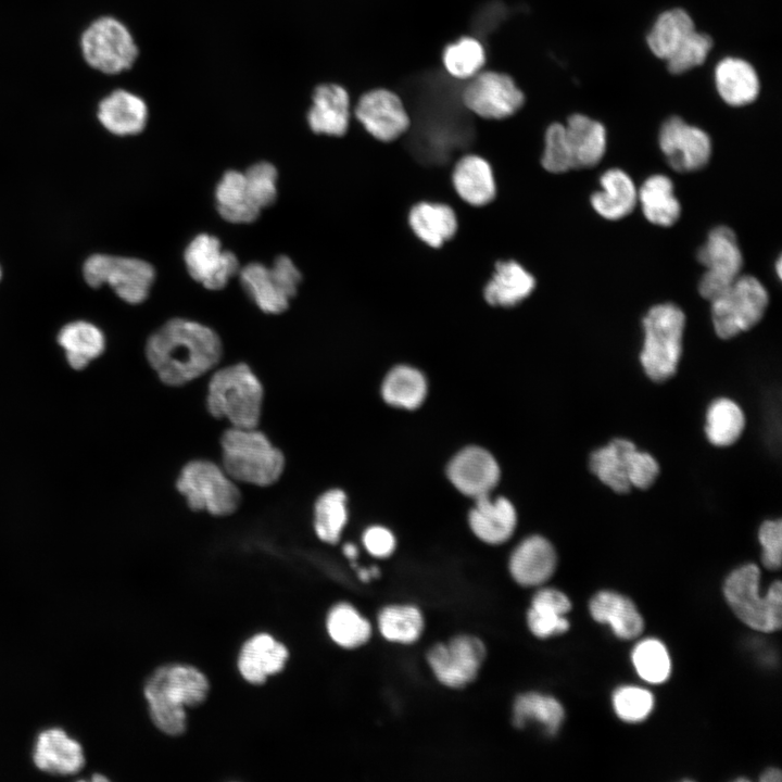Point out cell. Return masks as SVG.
<instances>
[{"mask_svg": "<svg viewBox=\"0 0 782 782\" xmlns=\"http://www.w3.org/2000/svg\"><path fill=\"white\" fill-rule=\"evenodd\" d=\"M288 659V649L272 635L260 633L242 646L238 668L241 676L253 684H261L279 672Z\"/></svg>", "mask_w": 782, "mask_h": 782, "instance_id": "27", "label": "cell"}, {"mask_svg": "<svg viewBox=\"0 0 782 782\" xmlns=\"http://www.w3.org/2000/svg\"><path fill=\"white\" fill-rule=\"evenodd\" d=\"M745 417L741 407L730 399H717L707 409L705 431L716 446L733 444L742 434Z\"/></svg>", "mask_w": 782, "mask_h": 782, "instance_id": "39", "label": "cell"}, {"mask_svg": "<svg viewBox=\"0 0 782 782\" xmlns=\"http://www.w3.org/2000/svg\"><path fill=\"white\" fill-rule=\"evenodd\" d=\"M86 282L98 288L109 285L115 293L130 304L144 301L154 280V268L146 261L96 254L84 264Z\"/></svg>", "mask_w": 782, "mask_h": 782, "instance_id": "11", "label": "cell"}, {"mask_svg": "<svg viewBox=\"0 0 782 782\" xmlns=\"http://www.w3.org/2000/svg\"><path fill=\"white\" fill-rule=\"evenodd\" d=\"M243 289L265 313L280 314L297 294L302 275L286 255L278 256L272 267L250 263L239 270Z\"/></svg>", "mask_w": 782, "mask_h": 782, "instance_id": "10", "label": "cell"}, {"mask_svg": "<svg viewBox=\"0 0 782 782\" xmlns=\"http://www.w3.org/2000/svg\"><path fill=\"white\" fill-rule=\"evenodd\" d=\"M541 166L552 174H562L573 169L565 126L560 123L551 124L545 131Z\"/></svg>", "mask_w": 782, "mask_h": 782, "instance_id": "45", "label": "cell"}, {"mask_svg": "<svg viewBox=\"0 0 782 782\" xmlns=\"http://www.w3.org/2000/svg\"><path fill=\"white\" fill-rule=\"evenodd\" d=\"M556 553L543 537L532 535L517 545L509 558V572L522 586L540 585L556 568Z\"/></svg>", "mask_w": 782, "mask_h": 782, "instance_id": "25", "label": "cell"}, {"mask_svg": "<svg viewBox=\"0 0 782 782\" xmlns=\"http://www.w3.org/2000/svg\"><path fill=\"white\" fill-rule=\"evenodd\" d=\"M759 568L754 564L733 570L723 586L724 596L734 614L748 627L772 632L782 623V585L771 584L765 597L759 595Z\"/></svg>", "mask_w": 782, "mask_h": 782, "instance_id": "6", "label": "cell"}, {"mask_svg": "<svg viewBox=\"0 0 782 782\" xmlns=\"http://www.w3.org/2000/svg\"><path fill=\"white\" fill-rule=\"evenodd\" d=\"M223 355L218 335L200 323L174 318L153 332L146 356L159 379L181 387L213 369Z\"/></svg>", "mask_w": 782, "mask_h": 782, "instance_id": "1", "label": "cell"}, {"mask_svg": "<svg viewBox=\"0 0 782 782\" xmlns=\"http://www.w3.org/2000/svg\"><path fill=\"white\" fill-rule=\"evenodd\" d=\"M378 628L381 635L394 643L412 644L424 630L420 610L413 605H390L378 615Z\"/></svg>", "mask_w": 782, "mask_h": 782, "instance_id": "41", "label": "cell"}, {"mask_svg": "<svg viewBox=\"0 0 782 782\" xmlns=\"http://www.w3.org/2000/svg\"><path fill=\"white\" fill-rule=\"evenodd\" d=\"M355 117L365 130L380 142L401 137L409 126V117L400 98L386 89L363 94L355 108Z\"/></svg>", "mask_w": 782, "mask_h": 782, "instance_id": "17", "label": "cell"}, {"mask_svg": "<svg viewBox=\"0 0 782 782\" xmlns=\"http://www.w3.org/2000/svg\"><path fill=\"white\" fill-rule=\"evenodd\" d=\"M343 553L348 558L354 559L357 557V548L355 545L348 543L343 547Z\"/></svg>", "mask_w": 782, "mask_h": 782, "instance_id": "55", "label": "cell"}, {"mask_svg": "<svg viewBox=\"0 0 782 782\" xmlns=\"http://www.w3.org/2000/svg\"><path fill=\"white\" fill-rule=\"evenodd\" d=\"M711 302V317L716 333L730 339L754 327L764 316L768 292L753 276H737Z\"/></svg>", "mask_w": 782, "mask_h": 782, "instance_id": "9", "label": "cell"}, {"mask_svg": "<svg viewBox=\"0 0 782 782\" xmlns=\"http://www.w3.org/2000/svg\"><path fill=\"white\" fill-rule=\"evenodd\" d=\"M311 105L306 112L310 129L316 135L341 137L350 125V96L335 83H320L313 87Z\"/></svg>", "mask_w": 782, "mask_h": 782, "instance_id": "19", "label": "cell"}, {"mask_svg": "<svg viewBox=\"0 0 782 782\" xmlns=\"http://www.w3.org/2000/svg\"><path fill=\"white\" fill-rule=\"evenodd\" d=\"M209 682L197 668L166 665L157 668L144 685L153 723L168 735H179L187 726L186 707L200 705L207 696Z\"/></svg>", "mask_w": 782, "mask_h": 782, "instance_id": "2", "label": "cell"}, {"mask_svg": "<svg viewBox=\"0 0 782 782\" xmlns=\"http://www.w3.org/2000/svg\"><path fill=\"white\" fill-rule=\"evenodd\" d=\"M363 544L375 557L383 558L390 556L395 548L393 533L381 526H373L365 530Z\"/></svg>", "mask_w": 782, "mask_h": 782, "instance_id": "52", "label": "cell"}, {"mask_svg": "<svg viewBox=\"0 0 782 782\" xmlns=\"http://www.w3.org/2000/svg\"><path fill=\"white\" fill-rule=\"evenodd\" d=\"M699 263L706 268L698 283L703 298L712 301L740 276L743 257L734 232L726 227L714 228L697 252Z\"/></svg>", "mask_w": 782, "mask_h": 782, "instance_id": "13", "label": "cell"}, {"mask_svg": "<svg viewBox=\"0 0 782 782\" xmlns=\"http://www.w3.org/2000/svg\"><path fill=\"white\" fill-rule=\"evenodd\" d=\"M215 198L219 214L230 223H251L260 215L261 209L254 201L244 173L226 172L217 184Z\"/></svg>", "mask_w": 782, "mask_h": 782, "instance_id": "32", "label": "cell"}, {"mask_svg": "<svg viewBox=\"0 0 782 782\" xmlns=\"http://www.w3.org/2000/svg\"><path fill=\"white\" fill-rule=\"evenodd\" d=\"M485 655L484 643L479 638L461 634L447 643L433 645L427 653V661L441 684L462 689L477 678Z\"/></svg>", "mask_w": 782, "mask_h": 782, "instance_id": "12", "label": "cell"}, {"mask_svg": "<svg viewBox=\"0 0 782 782\" xmlns=\"http://www.w3.org/2000/svg\"><path fill=\"white\" fill-rule=\"evenodd\" d=\"M642 211L652 224L668 227L680 216V203L673 193L672 181L665 175L648 177L638 191Z\"/></svg>", "mask_w": 782, "mask_h": 782, "instance_id": "33", "label": "cell"}, {"mask_svg": "<svg viewBox=\"0 0 782 782\" xmlns=\"http://www.w3.org/2000/svg\"><path fill=\"white\" fill-rule=\"evenodd\" d=\"M407 225L425 245L440 249L454 238L458 220L455 210L444 202L419 201L407 214Z\"/></svg>", "mask_w": 782, "mask_h": 782, "instance_id": "24", "label": "cell"}, {"mask_svg": "<svg viewBox=\"0 0 782 782\" xmlns=\"http://www.w3.org/2000/svg\"><path fill=\"white\" fill-rule=\"evenodd\" d=\"M659 147L668 164L677 172H693L704 167L711 155L709 136L701 128L672 116L659 130Z\"/></svg>", "mask_w": 782, "mask_h": 782, "instance_id": "15", "label": "cell"}, {"mask_svg": "<svg viewBox=\"0 0 782 782\" xmlns=\"http://www.w3.org/2000/svg\"><path fill=\"white\" fill-rule=\"evenodd\" d=\"M589 608L593 619L608 623L618 638L634 639L643 630V619L635 605L621 594L598 592L592 597Z\"/></svg>", "mask_w": 782, "mask_h": 782, "instance_id": "30", "label": "cell"}, {"mask_svg": "<svg viewBox=\"0 0 782 782\" xmlns=\"http://www.w3.org/2000/svg\"><path fill=\"white\" fill-rule=\"evenodd\" d=\"M463 101L471 112L482 118L502 119L521 108L524 94L509 76L483 72L467 85Z\"/></svg>", "mask_w": 782, "mask_h": 782, "instance_id": "14", "label": "cell"}, {"mask_svg": "<svg viewBox=\"0 0 782 782\" xmlns=\"http://www.w3.org/2000/svg\"><path fill=\"white\" fill-rule=\"evenodd\" d=\"M184 257L190 276L210 290L223 289L240 270L237 256L224 251L219 240L206 234L189 243Z\"/></svg>", "mask_w": 782, "mask_h": 782, "instance_id": "16", "label": "cell"}, {"mask_svg": "<svg viewBox=\"0 0 782 782\" xmlns=\"http://www.w3.org/2000/svg\"><path fill=\"white\" fill-rule=\"evenodd\" d=\"M633 444L627 439H614L606 446L591 454L592 472L615 492L626 493L631 488L627 476L626 456Z\"/></svg>", "mask_w": 782, "mask_h": 782, "instance_id": "36", "label": "cell"}, {"mask_svg": "<svg viewBox=\"0 0 782 782\" xmlns=\"http://www.w3.org/2000/svg\"><path fill=\"white\" fill-rule=\"evenodd\" d=\"M346 520V495L342 490H328L315 502L314 529L321 541L329 544L337 543Z\"/></svg>", "mask_w": 782, "mask_h": 782, "instance_id": "42", "label": "cell"}, {"mask_svg": "<svg viewBox=\"0 0 782 782\" xmlns=\"http://www.w3.org/2000/svg\"><path fill=\"white\" fill-rule=\"evenodd\" d=\"M613 705L620 719L638 722L649 715L654 699L647 690L638 686H622L614 693Z\"/></svg>", "mask_w": 782, "mask_h": 782, "instance_id": "47", "label": "cell"}, {"mask_svg": "<svg viewBox=\"0 0 782 782\" xmlns=\"http://www.w3.org/2000/svg\"><path fill=\"white\" fill-rule=\"evenodd\" d=\"M451 185L459 200L470 206H484L496 198L494 169L478 154H466L453 165Z\"/></svg>", "mask_w": 782, "mask_h": 782, "instance_id": "22", "label": "cell"}, {"mask_svg": "<svg viewBox=\"0 0 782 782\" xmlns=\"http://www.w3.org/2000/svg\"><path fill=\"white\" fill-rule=\"evenodd\" d=\"M781 780V771L775 768L766 770L760 777L761 782H780Z\"/></svg>", "mask_w": 782, "mask_h": 782, "instance_id": "54", "label": "cell"}, {"mask_svg": "<svg viewBox=\"0 0 782 782\" xmlns=\"http://www.w3.org/2000/svg\"><path fill=\"white\" fill-rule=\"evenodd\" d=\"M527 622L530 631L540 639L562 634L569 629V622L563 615L529 608Z\"/></svg>", "mask_w": 782, "mask_h": 782, "instance_id": "51", "label": "cell"}, {"mask_svg": "<svg viewBox=\"0 0 782 782\" xmlns=\"http://www.w3.org/2000/svg\"><path fill=\"white\" fill-rule=\"evenodd\" d=\"M565 717L560 703L547 695L528 692L516 697L513 706V723L524 728L527 721L535 720L544 726L551 735L556 734Z\"/></svg>", "mask_w": 782, "mask_h": 782, "instance_id": "37", "label": "cell"}, {"mask_svg": "<svg viewBox=\"0 0 782 782\" xmlns=\"http://www.w3.org/2000/svg\"><path fill=\"white\" fill-rule=\"evenodd\" d=\"M777 272H778L779 277H781V260H778Z\"/></svg>", "mask_w": 782, "mask_h": 782, "instance_id": "56", "label": "cell"}, {"mask_svg": "<svg viewBox=\"0 0 782 782\" xmlns=\"http://www.w3.org/2000/svg\"><path fill=\"white\" fill-rule=\"evenodd\" d=\"M381 392L384 401L390 405L413 409L425 400L427 382L419 370L401 365L387 375Z\"/></svg>", "mask_w": 782, "mask_h": 782, "instance_id": "38", "label": "cell"}, {"mask_svg": "<svg viewBox=\"0 0 782 782\" xmlns=\"http://www.w3.org/2000/svg\"><path fill=\"white\" fill-rule=\"evenodd\" d=\"M564 126L573 169L595 166L606 151L604 125L586 115L572 114Z\"/></svg>", "mask_w": 782, "mask_h": 782, "instance_id": "29", "label": "cell"}, {"mask_svg": "<svg viewBox=\"0 0 782 782\" xmlns=\"http://www.w3.org/2000/svg\"><path fill=\"white\" fill-rule=\"evenodd\" d=\"M684 326V313L672 303L657 304L645 315L640 361L652 380L665 381L676 374L682 352Z\"/></svg>", "mask_w": 782, "mask_h": 782, "instance_id": "5", "label": "cell"}, {"mask_svg": "<svg viewBox=\"0 0 782 782\" xmlns=\"http://www.w3.org/2000/svg\"><path fill=\"white\" fill-rule=\"evenodd\" d=\"M326 627L332 641L344 648L358 647L371 635L368 620L346 603L337 604L330 609Z\"/></svg>", "mask_w": 782, "mask_h": 782, "instance_id": "40", "label": "cell"}, {"mask_svg": "<svg viewBox=\"0 0 782 782\" xmlns=\"http://www.w3.org/2000/svg\"><path fill=\"white\" fill-rule=\"evenodd\" d=\"M715 85L729 105L742 106L756 100L760 85L755 68L745 60L728 56L715 68Z\"/></svg>", "mask_w": 782, "mask_h": 782, "instance_id": "28", "label": "cell"}, {"mask_svg": "<svg viewBox=\"0 0 782 782\" xmlns=\"http://www.w3.org/2000/svg\"><path fill=\"white\" fill-rule=\"evenodd\" d=\"M758 539L762 547V563L769 569H778L781 566L782 556V522L781 520L765 521L758 532Z\"/></svg>", "mask_w": 782, "mask_h": 782, "instance_id": "50", "label": "cell"}, {"mask_svg": "<svg viewBox=\"0 0 782 782\" xmlns=\"http://www.w3.org/2000/svg\"><path fill=\"white\" fill-rule=\"evenodd\" d=\"M627 476L631 487L649 488L659 474L656 459L646 452L639 451L633 444L626 456Z\"/></svg>", "mask_w": 782, "mask_h": 782, "instance_id": "49", "label": "cell"}, {"mask_svg": "<svg viewBox=\"0 0 782 782\" xmlns=\"http://www.w3.org/2000/svg\"><path fill=\"white\" fill-rule=\"evenodd\" d=\"M68 364L74 369L85 368L104 351L105 340L99 328L87 321H74L64 326L58 336Z\"/></svg>", "mask_w": 782, "mask_h": 782, "instance_id": "34", "label": "cell"}, {"mask_svg": "<svg viewBox=\"0 0 782 782\" xmlns=\"http://www.w3.org/2000/svg\"><path fill=\"white\" fill-rule=\"evenodd\" d=\"M33 758L38 769L51 774H73L85 765L81 745L58 728L40 732Z\"/></svg>", "mask_w": 782, "mask_h": 782, "instance_id": "23", "label": "cell"}, {"mask_svg": "<svg viewBox=\"0 0 782 782\" xmlns=\"http://www.w3.org/2000/svg\"><path fill=\"white\" fill-rule=\"evenodd\" d=\"M176 489L190 509L218 517L234 514L242 500L235 480L207 459L188 462L177 477Z\"/></svg>", "mask_w": 782, "mask_h": 782, "instance_id": "8", "label": "cell"}, {"mask_svg": "<svg viewBox=\"0 0 782 782\" xmlns=\"http://www.w3.org/2000/svg\"><path fill=\"white\" fill-rule=\"evenodd\" d=\"M97 117L111 134L134 136L146 128L149 119V106L139 93L116 88L99 101Z\"/></svg>", "mask_w": 782, "mask_h": 782, "instance_id": "20", "label": "cell"}, {"mask_svg": "<svg viewBox=\"0 0 782 782\" xmlns=\"http://www.w3.org/2000/svg\"><path fill=\"white\" fill-rule=\"evenodd\" d=\"M530 607L565 616L570 610L571 604L563 592L556 589H542L532 597Z\"/></svg>", "mask_w": 782, "mask_h": 782, "instance_id": "53", "label": "cell"}, {"mask_svg": "<svg viewBox=\"0 0 782 782\" xmlns=\"http://www.w3.org/2000/svg\"><path fill=\"white\" fill-rule=\"evenodd\" d=\"M694 30V22L689 13L676 8L663 12L656 18L646 42L654 55L666 61Z\"/></svg>", "mask_w": 782, "mask_h": 782, "instance_id": "35", "label": "cell"}, {"mask_svg": "<svg viewBox=\"0 0 782 782\" xmlns=\"http://www.w3.org/2000/svg\"><path fill=\"white\" fill-rule=\"evenodd\" d=\"M469 513V526L474 533L489 544H501L514 533L517 517L513 504L505 497L492 500L489 494L475 499Z\"/></svg>", "mask_w": 782, "mask_h": 782, "instance_id": "26", "label": "cell"}, {"mask_svg": "<svg viewBox=\"0 0 782 782\" xmlns=\"http://www.w3.org/2000/svg\"><path fill=\"white\" fill-rule=\"evenodd\" d=\"M244 176L255 203L262 210L272 205L277 198V171L268 162H258L250 166Z\"/></svg>", "mask_w": 782, "mask_h": 782, "instance_id": "48", "label": "cell"}, {"mask_svg": "<svg viewBox=\"0 0 782 782\" xmlns=\"http://www.w3.org/2000/svg\"><path fill=\"white\" fill-rule=\"evenodd\" d=\"M632 661L639 676L651 683H661L670 674L671 661L665 645L655 639L640 642L633 649Z\"/></svg>", "mask_w": 782, "mask_h": 782, "instance_id": "43", "label": "cell"}, {"mask_svg": "<svg viewBox=\"0 0 782 782\" xmlns=\"http://www.w3.org/2000/svg\"><path fill=\"white\" fill-rule=\"evenodd\" d=\"M80 50L85 62L105 75H118L137 63L140 49L129 27L111 15L93 20L81 33Z\"/></svg>", "mask_w": 782, "mask_h": 782, "instance_id": "7", "label": "cell"}, {"mask_svg": "<svg viewBox=\"0 0 782 782\" xmlns=\"http://www.w3.org/2000/svg\"><path fill=\"white\" fill-rule=\"evenodd\" d=\"M602 190L592 194L591 204L602 217L617 220L629 213L638 201V191L627 173L618 168L606 171L601 177Z\"/></svg>", "mask_w": 782, "mask_h": 782, "instance_id": "31", "label": "cell"}, {"mask_svg": "<svg viewBox=\"0 0 782 782\" xmlns=\"http://www.w3.org/2000/svg\"><path fill=\"white\" fill-rule=\"evenodd\" d=\"M446 472L459 492L474 499L490 494L500 479V467L495 458L478 446L467 447L456 454Z\"/></svg>", "mask_w": 782, "mask_h": 782, "instance_id": "18", "label": "cell"}, {"mask_svg": "<svg viewBox=\"0 0 782 782\" xmlns=\"http://www.w3.org/2000/svg\"><path fill=\"white\" fill-rule=\"evenodd\" d=\"M0 277H1V270H0Z\"/></svg>", "mask_w": 782, "mask_h": 782, "instance_id": "57", "label": "cell"}, {"mask_svg": "<svg viewBox=\"0 0 782 782\" xmlns=\"http://www.w3.org/2000/svg\"><path fill=\"white\" fill-rule=\"evenodd\" d=\"M261 381L244 363L216 370L209 382L206 408L217 419H226L231 427H257L263 405Z\"/></svg>", "mask_w": 782, "mask_h": 782, "instance_id": "4", "label": "cell"}, {"mask_svg": "<svg viewBox=\"0 0 782 782\" xmlns=\"http://www.w3.org/2000/svg\"><path fill=\"white\" fill-rule=\"evenodd\" d=\"M534 288L533 275L519 262L497 260L482 288V298L491 307L512 308L528 299Z\"/></svg>", "mask_w": 782, "mask_h": 782, "instance_id": "21", "label": "cell"}, {"mask_svg": "<svg viewBox=\"0 0 782 782\" xmlns=\"http://www.w3.org/2000/svg\"><path fill=\"white\" fill-rule=\"evenodd\" d=\"M712 48L709 35L696 29L680 45L674 53L666 60L672 74H682L703 64Z\"/></svg>", "mask_w": 782, "mask_h": 782, "instance_id": "46", "label": "cell"}, {"mask_svg": "<svg viewBox=\"0 0 782 782\" xmlns=\"http://www.w3.org/2000/svg\"><path fill=\"white\" fill-rule=\"evenodd\" d=\"M220 447L223 469L235 481L268 487L277 482L285 470L282 452L257 427L226 429Z\"/></svg>", "mask_w": 782, "mask_h": 782, "instance_id": "3", "label": "cell"}, {"mask_svg": "<svg viewBox=\"0 0 782 782\" xmlns=\"http://www.w3.org/2000/svg\"><path fill=\"white\" fill-rule=\"evenodd\" d=\"M485 60L482 46L474 38L465 37L450 45L443 54L444 66L457 78L474 76Z\"/></svg>", "mask_w": 782, "mask_h": 782, "instance_id": "44", "label": "cell"}]
</instances>
